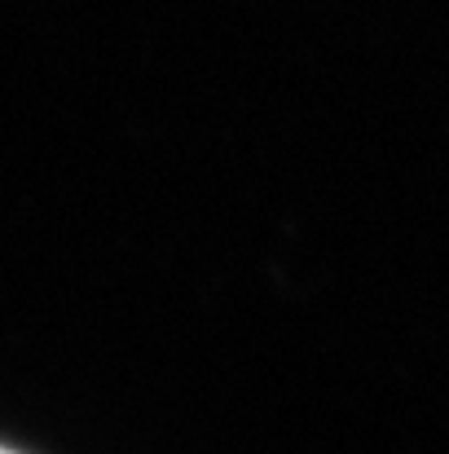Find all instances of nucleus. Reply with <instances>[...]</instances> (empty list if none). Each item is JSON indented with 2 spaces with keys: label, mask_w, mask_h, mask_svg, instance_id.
Segmentation results:
<instances>
[{
  "label": "nucleus",
  "mask_w": 449,
  "mask_h": 454,
  "mask_svg": "<svg viewBox=\"0 0 449 454\" xmlns=\"http://www.w3.org/2000/svg\"><path fill=\"white\" fill-rule=\"evenodd\" d=\"M0 454H22V450H13V446H0Z\"/></svg>",
  "instance_id": "f257e3e1"
}]
</instances>
